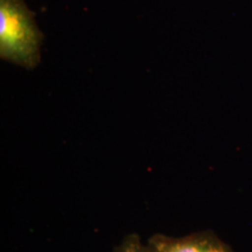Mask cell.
I'll return each instance as SVG.
<instances>
[{"mask_svg": "<svg viewBox=\"0 0 252 252\" xmlns=\"http://www.w3.org/2000/svg\"><path fill=\"white\" fill-rule=\"evenodd\" d=\"M43 34L25 0H0V59L34 70L41 62Z\"/></svg>", "mask_w": 252, "mask_h": 252, "instance_id": "obj_1", "label": "cell"}, {"mask_svg": "<svg viewBox=\"0 0 252 252\" xmlns=\"http://www.w3.org/2000/svg\"><path fill=\"white\" fill-rule=\"evenodd\" d=\"M112 252H149L146 244L141 243L139 236L131 234L125 236L118 245H116Z\"/></svg>", "mask_w": 252, "mask_h": 252, "instance_id": "obj_3", "label": "cell"}, {"mask_svg": "<svg viewBox=\"0 0 252 252\" xmlns=\"http://www.w3.org/2000/svg\"><path fill=\"white\" fill-rule=\"evenodd\" d=\"M146 247L149 252H234L213 231L194 232L182 237L154 234Z\"/></svg>", "mask_w": 252, "mask_h": 252, "instance_id": "obj_2", "label": "cell"}]
</instances>
